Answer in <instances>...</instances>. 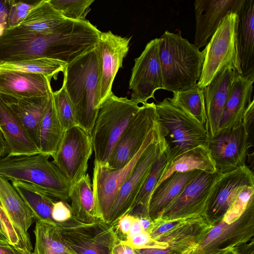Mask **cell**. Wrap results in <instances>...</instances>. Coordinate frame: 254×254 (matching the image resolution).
<instances>
[{"label": "cell", "mask_w": 254, "mask_h": 254, "mask_svg": "<svg viewBox=\"0 0 254 254\" xmlns=\"http://www.w3.org/2000/svg\"><path fill=\"white\" fill-rule=\"evenodd\" d=\"M50 78L40 74L0 69V94L13 99L49 95Z\"/></svg>", "instance_id": "cell-19"}, {"label": "cell", "mask_w": 254, "mask_h": 254, "mask_svg": "<svg viewBox=\"0 0 254 254\" xmlns=\"http://www.w3.org/2000/svg\"><path fill=\"white\" fill-rule=\"evenodd\" d=\"M136 250L139 254H177L181 253L169 246L166 248L155 247Z\"/></svg>", "instance_id": "cell-44"}, {"label": "cell", "mask_w": 254, "mask_h": 254, "mask_svg": "<svg viewBox=\"0 0 254 254\" xmlns=\"http://www.w3.org/2000/svg\"><path fill=\"white\" fill-rule=\"evenodd\" d=\"M238 20L236 13L227 15L204 47L198 87L204 88L226 68H231L241 75L236 42Z\"/></svg>", "instance_id": "cell-6"}, {"label": "cell", "mask_w": 254, "mask_h": 254, "mask_svg": "<svg viewBox=\"0 0 254 254\" xmlns=\"http://www.w3.org/2000/svg\"><path fill=\"white\" fill-rule=\"evenodd\" d=\"M135 217L127 214L122 217L118 221L116 230L117 235L121 241H125L128 237L129 230Z\"/></svg>", "instance_id": "cell-43"}, {"label": "cell", "mask_w": 254, "mask_h": 254, "mask_svg": "<svg viewBox=\"0 0 254 254\" xmlns=\"http://www.w3.org/2000/svg\"><path fill=\"white\" fill-rule=\"evenodd\" d=\"M39 1L10 0L7 28L18 26Z\"/></svg>", "instance_id": "cell-39"}, {"label": "cell", "mask_w": 254, "mask_h": 254, "mask_svg": "<svg viewBox=\"0 0 254 254\" xmlns=\"http://www.w3.org/2000/svg\"><path fill=\"white\" fill-rule=\"evenodd\" d=\"M115 249L120 254H139L136 249L125 244L120 240L116 245Z\"/></svg>", "instance_id": "cell-47"}, {"label": "cell", "mask_w": 254, "mask_h": 254, "mask_svg": "<svg viewBox=\"0 0 254 254\" xmlns=\"http://www.w3.org/2000/svg\"><path fill=\"white\" fill-rule=\"evenodd\" d=\"M254 196L235 220L228 222L223 218L214 225L197 245L193 254H221L254 240Z\"/></svg>", "instance_id": "cell-8"}, {"label": "cell", "mask_w": 254, "mask_h": 254, "mask_svg": "<svg viewBox=\"0 0 254 254\" xmlns=\"http://www.w3.org/2000/svg\"><path fill=\"white\" fill-rule=\"evenodd\" d=\"M52 99L56 112L63 130L78 126L75 113L72 103L64 86L56 92H52Z\"/></svg>", "instance_id": "cell-37"}, {"label": "cell", "mask_w": 254, "mask_h": 254, "mask_svg": "<svg viewBox=\"0 0 254 254\" xmlns=\"http://www.w3.org/2000/svg\"><path fill=\"white\" fill-rule=\"evenodd\" d=\"M50 156L40 152L7 154L0 159V176L33 184L58 200L69 199L70 185Z\"/></svg>", "instance_id": "cell-4"}, {"label": "cell", "mask_w": 254, "mask_h": 254, "mask_svg": "<svg viewBox=\"0 0 254 254\" xmlns=\"http://www.w3.org/2000/svg\"><path fill=\"white\" fill-rule=\"evenodd\" d=\"M158 139L154 128L149 132L140 150L123 168L112 169L94 164L92 189L100 219L109 223L112 208L122 185L130 174L140 156L153 142Z\"/></svg>", "instance_id": "cell-9"}, {"label": "cell", "mask_w": 254, "mask_h": 254, "mask_svg": "<svg viewBox=\"0 0 254 254\" xmlns=\"http://www.w3.org/2000/svg\"><path fill=\"white\" fill-rule=\"evenodd\" d=\"M175 106L206 127L207 115L203 88L195 85L188 89L173 92L172 98H168Z\"/></svg>", "instance_id": "cell-34"}, {"label": "cell", "mask_w": 254, "mask_h": 254, "mask_svg": "<svg viewBox=\"0 0 254 254\" xmlns=\"http://www.w3.org/2000/svg\"><path fill=\"white\" fill-rule=\"evenodd\" d=\"M245 186H254V175L248 166L218 174L207 201L205 217L212 225L219 222Z\"/></svg>", "instance_id": "cell-14"}, {"label": "cell", "mask_w": 254, "mask_h": 254, "mask_svg": "<svg viewBox=\"0 0 254 254\" xmlns=\"http://www.w3.org/2000/svg\"><path fill=\"white\" fill-rule=\"evenodd\" d=\"M213 226L204 216L189 217L184 223L156 241L167 244L182 252L197 246Z\"/></svg>", "instance_id": "cell-26"}, {"label": "cell", "mask_w": 254, "mask_h": 254, "mask_svg": "<svg viewBox=\"0 0 254 254\" xmlns=\"http://www.w3.org/2000/svg\"><path fill=\"white\" fill-rule=\"evenodd\" d=\"M238 15L236 42L241 75L254 81V0H244Z\"/></svg>", "instance_id": "cell-22"}, {"label": "cell", "mask_w": 254, "mask_h": 254, "mask_svg": "<svg viewBox=\"0 0 254 254\" xmlns=\"http://www.w3.org/2000/svg\"><path fill=\"white\" fill-rule=\"evenodd\" d=\"M237 73L231 68H226L203 88L207 118L206 127L210 138L218 132L221 116Z\"/></svg>", "instance_id": "cell-21"}, {"label": "cell", "mask_w": 254, "mask_h": 254, "mask_svg": "<svg viewBox=\"0 0 254 254\" xmlns=\"http://www.w3.org/2000/svg\"><path fill=\"white\" fill-rule=\"evenodd\" d=\"M52 92L46 96L13 98L9 101L5 99L38 148L41 123L48 109Z\"/></svg>", "instance_id": "cell-25"}, {"label": "cell", "mask_w": 254, "mask_h": 254, "mask_svg": "<svg viewBox=\"0 0 254 254\" xmlns=\"http://www.w3.org/2000/svg\"><path fill=\"white\" fill-rule=\"evenodd\" d=\"M20 254H33V252L27 250H23Z\"/></svg>", "instance_id": "cell-56"}, {"label": "cell", "mask_w": 254, "mask_h": 254, "mask_svg": "<svg viewBox=\"0 0 254 254\" xmlns=\"http://www.w3.org/2000/svg\"><path fill=\"white\" fill-rule=\"evenodd\" d=\"M11 184L32 211L36 221L57 225L52 216L56 200L44 190L29 183L14 181Z\"/></svg>", "instance_id": "cell-31"}, {"label": "cell", "mask_w": 254, "mask_h": 254, "mask_svg": "<svg viewBox=\"0 0 254 254\" xmlns=\"http://www.w3.org/2000/svg\"><path fill=\"white\" fill-rule=\"evenodd\" d=\"M8 153L7 145L0 131V159L8 154Z\"/></svg>", "instance_id": "cell-50"}, {"label": "cell", "mask_w": 254, "mask_h": 254, "mask_svg": "<svg viewBox=\"0 0 254 254\" xmlns=\"http://www.w3.org/2000/svg\"><path fill=\"white\" fill-rule=\"evenodd\" d=\"M155 120L154 102L147 103L140 106L114 148L106 167L120 169L128 164L154 128Z\"/></svg>", "instance_id": "cell-11"}, {"label": "cell", "mask_w": 254, "mask_h": 254, "mask_svg": "<svg viewBox=\"0 0 254 254\" xmlns=\"http://www.w3.org/2000/svg\"><path fill=\"white\" fill-rule=\"evenodd\" d=\"M194 170L210 174L217 173L207 145H200L192 149L168 164L157 186L174 173Z\"/></svg>", "instance_id": "cell-29"}, {"label": "cell", "mask_w": 254, "mask_h": 254, "mask_svg": "<svg viewBox=\"0 0 254 254\" xmlns=\"http://www.w3.org/2000/svg\"><path fill=\"white\" fill-rule=\"evenodd\" d=\"M34 233L35 243L33 254H72L64 244L57 225L36 221Z\"/></svg>", "instance_id": "cell-35"}, {"label": "cell", "mask_w": 254, "mask_h": 254, "mask_svg": "<svg viewBox=\"0 0 254 254\" xmlns=\"http://www.w3.org/2000/svg\"><path fill=\"white\" fill-rule=\"evenodd\" d=\"M130 39L115 35L111 31L101 32L98 43L101 57L100 106L113 93V83L128 52Z\"/></svg>", "instance_id": "cell-17"}, {"label": "cell", "mask_w": 254, "mask_h": 254, "mask_svg": "<svg viewBox=\"0 0 254 254\" xmlns=\"http://www.w3.org/2000/svg\"><path fill=\"white\" fill-rule=\"evenodd\" d=\"M201 171L176 172L163 181L154 189L150 199L148 215L153 221L180 193L186 184Z\"/></svg>", "instance_id": "cell-27"}, {"label": "cell", "mask_w": 254, "mask_h": 254, "mask_svg": "<svg viewBox=\"0 0 254 254\" xmlns=\"http://www.w3.org/2000/svg\"><path fill=\"white\" fill-rule=\"evenodd\" d=\"M0 131L7 145L10 155L39 153L14 112L0 94Z\"/></svg>", "instance_id": "cell-23"}, {"label": "cell", "mask_w": 254, "mask_h": 254, "mask_svg": "<svg viewBox=\"0 0 254 254\" xmlns=\"http://www.w3.org/2000/svg\"><path fill=\"white\" fill-rule=\"evenodd\" d=\"M163 89L172 92L195 86L199 81L204 52L177 33L166 30L159 38Z\"/></svg>", "instance_id": "cell-3"}, {"label": "cell", "mask_w": 254, "mask_h": 254, "mask_svg": "<svg viewBox=\"0 0 254 254\" xmlns=\"http://www.w3.org/2000/svg\"><path fill=\"white\" fill-rule=\"evenodd\" d=\"M159 38L148 42L140 55L134 59L129 81L130 100L144 104L154 99V93L163 89V80L159 58Z\"/></svg>", "instance_id": "cell-12"}, {"label": "cell", "mask_w": 254, "mask_h": 254, "mask_svg": "<svg viewBox=\"0 0 254 254\" xmlns=\"http://www.w3.org/2000/svg\"><path fill=\"white\" fill-rule=\"evenodd\" d=\"M244 0H196L194 45L205 47L223 19L231 13L238 14Z\"/></svg>", "instance_id": "cell-18"}, {"label": "cell", "mask_w": 254, "mask_h": 254, "mask_svg": "<svg viewBox=\"0 0 254 254\" xmlns=\"http://www.w3.org/2000/svg\"><path fill=\"white\" fill-rule=\"evenodd\" d=\"M5 29V27L3 24H0V36L3 34Z\"/></svg>", "instance_id": "cell-55"}, {"label": "cell", "mask_w": 254, "mask_h": 254, "mask_svg": "<svg viewBox=\"0 0 254 254\" xmlns=\"http://www.w3.org/2000/svg\"><path fill=\"white\" fill-rule=\"evenodd\" d=\"M144 231L138 218L135 217L131 226L128 236L127 239Z\"/></svg>", "instance_id": "cell-49"}, {"label": "cell", "mask_w": 254, "mask_h": 254, "mask_svg": "<svg viewBox=\"0 0 254 254\" xmlns=\"http://www.w3.org/2000/svg\"><path fill=\"white\" fill-rule=\"evenodd\" d=\"M221 254H236V251L235 249H232L226 251Z\"/></svg>", "instance_id": "cell-54"}, {"label": "cell", "mask_w": 254, "mask_h": 254, "mask_svg": "<svg viewBox=\"0 0 254 254\" xmlns=\"http://www.w3.org/2000/svg\"><path fill=\"white\" fill-rule=\"evenodd\" d=\"M139 222L145 231H147L150 227L152 221L148 218H138Z\"/></svg>", "instance_id": "cell-51"}, {"label": "cell", "mask_w": 254, "mask_h": 254, "mask_svg": "<svg viewBox=\"0 0 254 254\" xmlns=\"http://www.w3.org/2000/svg\"><path fill=\"white\" fill-rule=\"evenodd\" d=\"M196 246L190 248L182 252L177 254H193V251Z\"/></svg>", "instance_id": "cell-52"}, {"label": "cell", "mask_w": 254, "mask_h": 254, "mask_svg": "<svg viewBox=\"0 0 254 254\" xmlns=\"http://www.w3.org/2000/svg\"><path fill=\"white\" fill-rule=\"evenodd\" d=\"M160 147V151L153 163L131 208L127 214L137 218H150L148 207L151 196L168 164L166 154L161 145Z\"/></svg>", "instance_id": "cell-30"}, {"label": "cell", "mask_w": 254, "mask_h": 254, "mask_svg": "<svg viewBox=\"0 0 254 254\" xmlns=\"http://www.w3.org/2000/svg\"><path fill=\"white\" fill-rule=\"evenodd\" d=\"M160 150L157 139L140 156L118 191L111 212L109 224L116 226L118 220L129 212Z\"/></svg>", "instance_id": "cell-16"}, {"label": "cell", "mask_w": 254, "mask_h": 254, "mask_svg": "<svg viewBox=\"0 0 254 254\" xmlns=\"http://www.w3.org/2000/svg\"><path fill=\"white\" fill-rule=\"evenodd\" d=\"M101 57L98 46L66 64L63 86L74 109L78 126L91 134L100 107Z\"/></svg>", "instance_id": "cell-1"}, {"label": "cell", "mask_w": 254, "mask_h": 254, "mask_svg": "<svg viewBox=\"0 0 254 254\" xmlns=\"http://www.w3.org/2000/svg\"><path fill=\"white\" fill-rule=\"evenodd\" d=\"M121 241L135 249L155 247L166 248L168 247L167 244L161 243L153 239L149 233L145 231L133 235L125 241Z\"/></svg>", "instance_id": "cell-40"}, {"label": "cell", "mask_w": 254, "mask_h": 254, "mask_svg": "<svg viewBox=\"0 0 254 254\" xmlns=\"http://www.w3.org/2000/svg\"><path fill=\"white\" fill-rule=\"evenodd\" d=\"M66 64L57 60L43 58L0 64V69L43 74L51 79L63 72Z\"/></svg>", "instance_id": "cell-36"}, {"label": "cell", "mask_w": 254, "mask_h": 254, "mask_svg": "<svg viewBox=\"0 0 254 254\" xmlns=\"http://www.w3.org/2000/svg\"><path fill=\"white\" fill-rule=\"evenodd\" d=\"M64 132L56 112L52 93L48 109L40 127L38 144L40 152L53 157L62 140Z\"/></svg>", "instance_id": "cell-33"}, {"label": "cell", "mask_w": 254, "mask_h": 254, "mask_svg": "<svg viewBox=\"0 0 254 254\" xmlns=\"http://www.w3.org/2000/svg\"><path fill=\"white\" fill-rule=\"evenodd\" d=\"M57 225L64 244L72 254H113L120 240L116 226L102 220L84 223L72 217Z\"/></svg>", "instance_id": "cell-7"}, {"label": "cell", "mask_w": 254, "mask_h": 254, "mask_svg": "<svg viewBox=\"0 0 254 254\" xmlns=\"http://www.w3.org/2000/svg\"><path fill=\"white\" fill-rule=\"evenodd\" d=\"M140 106L113 93L100 106L91 133L94 164L106 166L110 156Z\"/></svg>", "instance_id": "cell-5"}, {"label": "cell", "mask_w": 254, "mask_h": 254, "mask_svg": "<svg viewBox=\"0 0 254 254\" xmlns=\"http://www.w3.org/2000/svg\"><path fill=\"white\" fill-rule=\"evenodd\" d=\"M0 241L9 243L8 239L0 231Z\"/></svg>", "instance_id": "cell-53"}, {"label": "cell", "mask_w": 254, "mask_h": 254, "mask_svg": "<svg viewBox=\"0 0 254 254\" xmlns=\"http://www.w3.org/2000/svg\"><path fill=\"white\" fill-rule=\"evenodd\" d=\"M52 216L57 224L69 220L72 217L70 206L65 201L56 200L53 206Z\"/></svg>", "instance_id": "cell-41"}, {"label": "cell", "mask_w": 254, "mask_h": 254, "mask_svg": "<svg viewBox=\"0 0 254 254\" xmlns=\"http://www.w3.org/2000/svg\"><path fill=\"white\" fill-rule=\"evenodd\" d=\"M71 254V253H68V254Z\"/></svg>", "instance_id": "cell-57"}, {"label": "cell", "mask_w": 254, "mask_h": 254, "mask_svg": "<svg viewBox=\"0 0 254 254\" xmlns=\"http://www.w3.org/2000/svg\"><path fill=\"white\" fill-rule=\"evenodd\" d=\"M10 10V0H0V24L8 27V18Z\"/></svg>", "instance_id": "cell-45"}, {"label": "cell", "mask_w": 254, "mask_h": 254, "mask_svg": "<svg viewBox=\"0 0 254 254\" xmlns=\"http://www.w3.org/2000/svg\"><path fill=\"white\" fill-rule=\"evenodd\" d=\"M154 129L168 164L183 153L207 145L210 137L206 126L174 105L168 98L155 104Z\"/></svg>", "instance_id": "cell-2"}, {"label": "cell", "mask_w": 254, "mask_h": 254, "mask_svg": "<svg viewBox=\"0 0 254 254\" xmlns=\"http://www.w3.org/2000/svg\"><path fill=\"white\" fill-rule=\"evenodd\" d=\"M49 1L65 19L84 21L94 0H49Z\"/></svg>", "instance_id": "cell-38"}, {"label": "cell", "mask_w": 254, "mask_h": 254, "mask_svg": "<svg viewBox=\"0 0 254 254\" xmlns=\"http://www.w3.org/2000/svg\"><path fill=\"white\" fill-rule=\"evenodd\" d=\"M23 250L9 243L0 241V254H20Z\"/></svg>", "instance_id": "cell-46"}, {"label": "cell", "mask_w": 254, "mask_h": 254, "mask_svg": "<svg viewBox=\"0 0 254 254\" xmlns=\"http://www.w3.org/2000/svg\"><path fill=\"white\" fill-rule=\"evenodd\" d=\"M254 82L239 73L236 74L221 116L218 132L242 124L244 113L252 100Z\"/></svg>", "instance_id": "cell-24"}, {"label": "cell", "mask_w": 254, "mask_h": 254, "mask_svg": "<svg viewBox=\"0 0 254 254\" xmlns=\"http://www.w3.org/2000/svg\"><path fill=\"white\" fill-rule=\"evenodd\" d=\"M218 174L200 171L186 184L155 220H169L198 216L205 217L208 196Z\"/></svg>", "instance_id": "cell-13"}, {"label": "cell", "mask_w": 254, "mask_h": 254, "mask_svg": "<svg viewBox=\"0 0 254 254\" xmlns=\"http://www.w3.org/2000/svg\"><path fill=\"white\" fill-rule=\"evenodd\" d=\"M0 203L27 250L32 247L28 231L36 220L34 215L12 184L0 176Z\"/></svg>", "instance_id": "cell-20"}, {"label": "cell", "mask_w": 254, "mask_h": 254, "mask_svg": "<svg viewBox=\"0 0 254 254\" xmlns=\"http://www.w3.org/2000/svg\"><path fill=\"white\" fill-rule=\"evenodd\" d=\"M69 199L72 217L84 223H90L100 218L88 174L70 186Z\"/></svg>", "instance_id": "cell-28"}, {"label": "cell", "mask_w": 254, "mask_h": 254, "mask_svg": "<svg viewBox=\"0 0 254 254\" xmlns=\"http://www.w3.org/2000/svg\"><path fill=\"white\" fill-rule=\"evenodd\" d=\"M65 19L49 0H41L17 26L25 30L46 34L53 32Z\"/></svg>", "instance_id": "cell-32"}, {"label": "cell", "mask_w": 254, "mask_h": 254, "mask_svg": "<svg viewBox=\"0 0 254 254\" xmlns=\"http://www.w3.org/2000/svg\"><path fill=\"white\" fill-rule=\"evenodd\" d=\"M242 124L248 136L251 147L254 146V100L253 99L247 107L243 117Z\"/></svg>", "instance_id": "cell-42"}, {"label": "cell", "mask_w": 254, "mask_h": 254, "mask_svg": "<svg viewBox=\"0 0 254 254\" xmlns=\"http://www.w3.org/2000/svg\"><path fill=\"white\" fill-rule=\"evenodd\" d=\"M207 146L219 174L228 173L246 165L251 147L243 124L219 131L209 138Z\"/></svg>", "instance_id": "cell-15"}, {"label": "cell", "mask_w": 254, "mask_h": 254, "mask_svg": "<svg viewBox=\"0 0 254 254\" xmlns=\"http://www.w3.org/2000/svg\"><path fill=\"white\" fill-rule=\"evenodd\" d=\"M92 151L91 134L76 126L64 131L53 161L71 186L86 174Z\"/></svg>", "instance_id": "cell-10"}, {"label": "cell", "mask_w": 254, "mask_h": 254, "mask_svg": "<svg viewBox=\"0 0 254 254\" xmlns=\"http://www.w3.org/2000/svg\"><path fill=\"white\" fill-rule=\"evenodd\" d=\"M235 250L236 254H254V240Z\"/></svg>", "instance_id": "cell-48"}]
</instances>
